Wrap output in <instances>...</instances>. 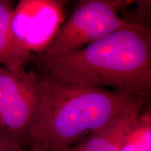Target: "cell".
<instances>
[{
    "mask_svg": "<svg viewBox=\"0 0 151 151\" xmlns=\"http://www.w3.org/2000/svg\"><path fill=\"white\" fill-rule=\"evenodd\" d=\"M37 75L83 88H110L134 95L150 92V27L117 30L78 50L41 60Z\"/></svg>",
    "mask_w": 151,
    "mask_h": 151,
    "instance_id": "6da1fadb",
    "label": "cell"
},
{
    "mask_svg": "<svg viewBox=\"0 0 151 151\" xmlns=\"http://www.w3.org/2000/svg\"><path fill=\"white\" fill-rule=\"evenodd\" d=\"M38 78L29 147L46 151L70 148L83 136L104 127L139 95L69 86L39 76Z\"/></svg>",
    "mask_w": 151,
    "mask_h": 151,
    "instance_id": "7a4b0ae2",
    "label": "cell"
},
{
    "mask_svg": "<svg viewBox=\"0 0 151 151\" xmlns=\"http://www.w3.org/2000/svg\"><path fill=\"white\" fill-rule=\"evenodd\" d=\"M131 0H83L57 34L41 60L55 58L92 44L117 30L134 27L119 16ZM140 26V25H139Z\"/></svg>",
    "mask_w": 151,
    "mask_h": 151,
    "instance_id": "3957f363",
    "label": "cell"
},
{
    "mask_svg": "<svg viewBox=\"0 0 151 151\" xmlns=\"http://www.w3.org/2000/svg\"><path fill=\"white\" fill-rule=\"evenodd\" d=\"M39 78L27 71L18 75L0 66V144L29 148L38 102Z\"/></svg>",
    "mask_w": 151,
    "mask_h": 151,
    "instance_id": "277c9868",
    "label": "cell"
},
{
    "mask_svg": "<svg viewBox=\"0 0 151 151\" xmlns=\"http://www.w3.org/2000/svg\"><path fill=\"white\" fill-rule=\"evenodd\" d=\"M64 0H20L14 7L11 30L23 53L42 55L65 22Z\"/></svg>",
    "mask_w": 151,
    "mask_h": 151,
    "instance_id": "5b68a950",
    "label": "cell"
},
{
    "mask_svg": "<svg viewBox=\"0 0 151 151\" xmlns=\"http://www.w3.org/2000/svg\"><path fill=\"white\" fill-rule=\"evenodd\" d=\"M150 92L139 94L132 102L101 129L88 134L73 145L75 151H120L124 135L148 102Z\"/></svg>",
    "mask_w": 151,
    "mask_h": 151,
    "instance_id": "8992f818",
    "label": "cell"
},
{
    "mask_svg": "<svg viewBox=\"0 0 151 151\" xmlns=\"http://www.w3.org/2000/svg\"><path fill=\"white\" fill-rule=\"evenodd\" d=\"M14 6L6 0H0V66L18 75L27 71L29 58L15 42L11 30V20Z\"/></svg>",
    "mask_w": 151,
    "mask_h": 151,
    "instance_id": "52a82bcc",
    "label": "cell"
},
{
    "mask_svg": "<svg viewBox=\"0 0 151 151\" xmlns=\"http://www.w3.org/2000/svg\"><path fill=\"white\" fill-rule=\"evenodd\" d=\"M120 151H151V109L134 120L124 135Z\"/></svg>",
    "mask_w": 151,
    "mask_h": 151,
    "instance_id": "ba28073f",
    "label": "cell"
},
{
    "mask_svg": "<svg viewBox=\"0 0 151 151\" xmlns=\"http://www.w3.org/2000/svg\"><path fill=\"white\" fill-rule=\"evenodd\" d=\"M0 151H46L42 149H40L37 147L31 146L29 148H23V147H18V148H14V147H10L4 146L0 144Z\"/></svg>",
    "mask_w": 151,
    "mask_h": 151,
    "instance_id": "9c48e42d",
    "label": "cell"
},
{
    "mask_svg": "<svg viewBox=\"0 0 151 151\" xmlns=\"http://www.w3.org/2000/svg\"><path fill=\"white\" fill-rule=\"evenodd\" d=\"M62 151H75V150H74V149H73V146H71V147H70V148H66V149H65V150H63Z\"/></svg>",
    "mask_w": 151,
    "mask_h": 151,
    "instance_id": "30bf717a",
    "label": "cell"
}]
</instances>
